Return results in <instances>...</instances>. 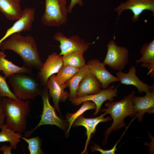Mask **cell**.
<instances>
[{"label":"cell","instance_id":"3957f363","mask_svg":"<svg viewBox=\"0 0 154 154\" xmlns=\"http://www.w3.org/2000/svg\"><path fill=\"white\" fill-rule=\"evenodd\" d=\"M135 93V91H132L119 101H107L105 103L107 108L101 110V112L110 114L113 120L112 125L105 132L104 145L107 143L108 138L112 131H117L125 126L124 119L126 117L135 116L132 101V98Z\"/></svg>","mask_w":154,"mask_h":154},{"label":"cell","instance_id":"9a60e30c","mask_svg":"<svg viewBox=\"0 0 154 154\" xmlns=\"http://www.w3.org/2000/svg\"><path fill=\"white\" fill-rule=\"evenodd\" d=\"M136 69L134 65L132 66L129 68L128 72L124 73L121 71L116 72L117 77L120 80V83L126 85H132L136 87L139 92L141 94L143 92L146 93L154 90V84L150 86L141 81L136 75Z\"/></svg>","mask_w":154,"mask_h":154},{"label":"cell","instance_id":"2e32d148","mask_svg":"<svg viewBox=\"0 0 154 154\" xmlns=\"http://www.w3.org/2000/svg\"><path fill=\"white\" fill-rule=\"evenodd\" d=\"M54 74L50 76L48 79L46 86L49 90V95L52 98L54 108L60 113L59 103L65 102L68 97L69 93L64 90L67 86L66 83L62 84H58L55 79Z\"/></svg>","mask_w":154,"mask_h":154},{"label":"cell","instance_id":"8992f818","mask_svg":"<svg viewBox=\"0 0 154 154\" xmlns=\"http://www.w3.org/2000/svg\"><path fill=\"white\" fill-rule=\"evenodd\" d=\"M42 100L43 108L41 119L38 125L33 129L25 132L24 137H30L32 133L39 126L45 125H56L64 129L65 125L62 121L56 115L55 109L50 104L49 101V94L48 89L45 85L42 90L41 94Z\"/></svg>","mask_w":154,"mask_h":154},{"label":"cell","instance_id":"83f0119b","mask_svg":"<svg viewBox=\"0 0 154 154\" xmlns=\"http://www.w3.org/2000/svg\"><path fill=\"white\" fill-rule=\"evenodd\" d=\"M6 78L0 74V96L2 97H6L14 100L18 98L9 88L6 80Z\"/></svg>","mask_w":154,"mask_h":154},{"label":"cell","instance_id":"ac0fdd59","mask_svg":"<svg viewBox=\"0 0 154 154\" xmlns=\"http://www.w3.org/2000/svg\"><path fill=\"white\" fill-rule=\"evenodd\" d=\"M101 83L92 73L89 72L82 79L78 86L77 97L95 94L102 90Z\"/></svg>","mask_w":154,"mask_h":154},{"label":"cell","instance_id":"484cf974","mask_svg":"<svg viewBox=\"0 0 154 154\" xmlns=\"http://www.w3.org/2000/svg\"><path fill=\"white\" fill-rule=\"evenodd\" d=\"M82 106L76 112L73 114H70L67 116V121L69 124L67 133H68L74 121L86 111L90 110H96V106L92 101L87 100L84 102Z\"/></svg>","mask_w":154,"mask_h":154},{"label":"cell","instance_id":"ba28073f","mask_svg":"<svg viewBox=\"0 0 154 154\" xmlns=\"http://www.w3.org/2000/svg\"><path fill=\"white\" fill-rule=\"evenodd\" d=\"M53 38L60 43L59 47L61 51L59 54L61 56L76 51L85 52L88 49L90 46L95 42H86L77 35L68 38L61 32L56 33L53 35Z\"/></svg>","mask_w":154,"mask_h":154},{"label":"cell","instance_id":"ffe728a7","mask_svg":"<svg viewBox=\"0 0 154 154\" xmlns=\"http://www.w3.org/2000/svg\"><path fill=\"white\" fill-rule=\"evenodd\" d=\"M22 11L19 1L16 0H0V11L9 20L19 19L21 16Z\"/></svg>","mask_w":154,"mask_h":154},{"label":"cell","instance_id":"f546056e","mask_svg":"<svg viewBox=\"0 0 154 154\" xmlns=\"http://www.w3.org/2000/svg\"><path fill=\"white\" fill-rule=\"evenodd\" d=\"M76 4L82 7L84 5V2L82 0H71L69 5L67 7L68 13H71L72 12L74 7Z\"/></svg>","mask_w":154,"mask_h":154},{"label":"cell","instance_id":"1f68e13d","mask_svg":"<svg viewBox=\"0 0 154 154\" xmlns=\"http://www.w3.org/2000/svg\"><path fill=\"white\" fill-rule=\"evenodd\" d=\"M13 148L11 146H8L6 145H3L1 147L0 151H2L4 154H11V150Z\"/></svg>","mask_w":154,"mask_h":154},{"label":"cell","instance_id":"7a4b0ae2","mask_svg":"<svg viewBox=\"0 0 154 154\" xmlns=\"http://www.w3.org/2000/svg\"><path fill=\"white\" fill-rule=\"evenodd\" d=\"M18 98L17 100L2 97V103L7 127L21 133L26 130L27 117L31 112L29 101Z\"/></svg>","mask_w":154,"mask_h":154},{"label":"cell","instance_id":"8fae6325","mask_svg":"<svg viewBox=\"0 0 154 154\" xmlns=\"http://www.w3.org/2000/svg\"><path fill=\"white\" fill-rule=\"evenodd\" d=\"M35 14V8L27 7L23 10L21 17L7 30L5 35L0 39V44L13 34L30 31L34 20Z\"/></svg>","mask_w":154,"mask_h":154},{"label":"cell","instance_id":"5b68a950","mask_svg":"<svg viewBox=\"0 0 154 154\" xmlns=\"http://www.w3.org/2000/svg\"><path fill=\"white\" fill-rule=\"evenodd\" d=\"M66 0H45V9L41 22L44 25L58 27L65 23L68 11Z\"/></svg>","mask_w":154,"mask_h":154},{"label":"cell","instance_id":"d4e9b609","mask_svg":"<svg viewBox=\"0 0 154 154\" xmlns=\"http://www.w3.org/2000/svg\"><path fill=\"white\" fill-rule=\"evenodd\" d=\"M80 69L63 64L57 73V75H56V80L60 84L66 83L74 76Z\"/></svg>","mask_w":154,"mask_h":154},{"label":"cell","instance_id":"4fadbf2b","mask_svg":"<svg viewBox=\"0 0 154 154\" xmlns=\"http://www.w3.org/2000/svg\"><path fill=\"white\" fill-rule=\"evenodd\" d=\"M90 72L99 80L101 84L102 89L107 88L112 83L119 82L117 77L113 76L108 71L103 62L98 59H91L86 64Z\"/></svg>","mask_w":154,"mask_h":154},{"label":"cell","instance_id":"4316f807","mask_svg":"<svg viewBox=\"0 0 154 154\" xmlns=\"http://www.w3.org/2000/svg\"><path fill=\"white\" fill-rule=\"evenodd\" d=\"M21 138L28 143V148L30 154L44 153L41 149L42 140L39 136L30 138L21 137Z\"/></svg>","mask_w":154,"mask_h":154},{"label":"cell","instance_id":"44dd1931","mask_svg":"<svg viewBox=\"0 0 154 154\" xmlns=\"http://www.w3.org/2000/svg\"><path fill=\"white\" fill-rule=\"evenodd\" d=\"M32 70L23 66L20 67L5 58L3 51L0 52V71H2L6 78L17 73H31Z\"/></svg>","mask_w":154,"mask_h":154},{"label":"cell","instance_id":"7c38bea8","mask_svg":"<svg viewBox=\"0 0 154 154\" xmlns=\"http://www.w3.org/2000/svg\"><path fill=\"white\" fill-rule=\"evenodd\" d=\"M63 65L61 55L55 52L50 54L37 75L41 84L45 86L49 77L57 73Z\"/></svg>","mask_w":154,"mask_h":154},{"label":"cell","instance_id":"e0dca14e","mask_svg":"<svg viewBox=\"0 0 154 154\" xmlns=\"http://www.w3.org/2000/svg\"><path fill=\"white\" fill-rule=\"evenodd\" d=\"M106 114V113L104 112L103 114L98 117L91 118H85L83 115H81L74 122V125L75 126H82L84 127L86 130L87 139L84 149L82 153L86 152L87 147L91 135L95 131L96 127L98 125L100 122H105L112 119L111 116L104 117V116Z\"/></svg>","mask_w":154,"mask_h":154},{"label":"cell","instance_id":"5bb4252c","mask_svg":"<svg viewBox=\"0 0 154 154\" xmlns=\"http://www.w3.org/2000/svg\"><path fill=\"white\" fill-rule=\"evenodd\" d=\"M133 109L139 121H141L144 114L154 113V90L146 93L144 96L138 97L135 94L132 98Z\"/></svg>","mask_w":154,"mask_h":154},{"label":"cell","instance_id":"f1b7e54d","mask_svg":"<svg viewBox=\"0 0 154 154\" xmlns=\"http://www.w3.org/2000/svg\"><path fill=\"white\" fill-rule=\"evenodd\" d=\"M122 137V136L120 139L117 142L113 148L110 149L104 150L99 145L96 143L93 144V146H91L90 147L91 149L93 151H99L102 154H114L116 151L117 150L116 147L117 145Z\"/></svg>","mask_w":154,"mask_h":154},{"label":"cell","instance_id":"7402d4cb","mask_svg":"<svg viewBox=\"0 0 154 154\" xmlns=\"http://www.w3.org/2000/svg\"><path fill=\"white\" fill-rule=\"evenodd\" d=\"M89 72V68L86 64L80 68L74 76L66 83L70 90L68 97L69 100L71 101L77 97L79 84L82 79Z\"/></svg>","mask_w":154,"mask_h":154},{"label":"cell","instance_id":"cb8c5ba5","mask_svg":"<svg viewBox=\"0 0 154 154\" xmlns=\"http://www.w3.org/2000/svg\"><path fill=\"white\" fill-rule=\"evenodd\" d=\"M0 132V142H9L13 149H16L17 144L21 141L22 135L9 129L6 124H4ZM1 147H0V151Z\"/></svg>","mask_w":154,"mask_h":154},{"label":"cell","instance_id":"52a82bcc","mask_svg":"<svg viewBox=\"0 0 154 154\" xmlns=\"http://www.w3.org/2000/svg\"><path fill=\"white\" fill-rule=\"evenodd\" d=\"M107 51L103 63L114 70L121 71L128 62L129 52L125 46H117L111 40L107 45Z\"/></svg>","mask_w":154,"mask_h":154},{"label":"cell","instance_id":"4dcf8cb0","mask_svg":"<svg viewBox=\"0 0 154 154\" xmlns=\"http://www.w3.org/2000/svg\"><path fill=\"white\" fill-rule=\"evenodd\" d=\"M5 117L2 103V97L0 96V129H1L4 124V122Z\"/></svg>","mask_w":154,"mask_h":154},{"label":"cell","instance_id":"d6a6232c","mask_svg":"<svg viewBox=\"0 0 154 154\" xmlns=\"http://www.w3.org/2000/svg\"><path fill=\"white\" fill-rule=\"evenodd\" d=\"M17 1H21V0H16Z\"/></svg>","mask_w":154,"mask_h":154},{"label":"cell","instance_id":"603a6c76","mask_svg":"<svg viewBox=\"0 0 154 154\" xmlns=\"http://www.w3.org/2000/svg\"><path fill=\"white\" fill-rule=\"evenodd\" d=\"M84 52L82 51H76L63 55V64L79 68L82 67L86 64L84 57Z\"/></svg>","mask_w":154,"mask_h":154},{"label":"cell","instance_id":"277c9868","mask_svg":"<svg viewBox=\"0 0 154 154\" xmlns=\"http://www.w3.org/2000/svg\"><path fill=\"white\" fill-rule=\"evenodd\" d=\"M31 73H17L8 78L9 83L13 88L14 93L23 100L34 99L41 95L42 91L39 81Z\"/></svg>","mask_w":154,"mask_h":154},{"label":"cell","instance_id":"6da1fadb","mask_svg":"<svg viewBox=\"0 0 154 154\" xmlns=\"http://www.w3.org/2000/svg\"><path fill=\"white\" fill-rule=\"evenodd\" d=\"M0 48L2 51L8 50L18 54L24 67L40 70L43 66L35 41L31 36H23L19 33L13 34L0 43Z\"/></svg>","mask_w":154,"mask_h":154},{"label":"cell","instance_id":"d6986e66","mask_svg":"<svg viewBox=\"0 0 154 154\" xmlns=\"http://www.w3.org/2000/svg\"><path fill=\"white\" fill-rule=\"evenodd\" d=\"M141 57L135 60L138 64L142 62L141 66L148 70V75L154 76V39L149 42L143 44L140 50Z\"/></svg>","mask_w":154,"mask_h":154},{"label":"cell","instance_id":"30bf717a","mask_svg":"<svg viewBox=\"0 0 154 154\" xmlns=\"http://www.w3.org/2000/svg\"><path fill=\"white\" fill-rule=\"evenodd\" d=\"M118 91L115 86L112 85L108 88L102 89L99 93L80 97H77L71 101L72 104L75 105L80 104L84 102L90 100L93 102L96 106L94 114L96 115L99 112L103 103L106 101L112 102L117 95Z\"/></svg>","mask_w":154,"mask_h":154},{"label":"cell","instance_id":"9c48e42d","mask_svg":"<svg viewBox=\"0 0 154 154\" xmlns=\"http://www.w3.org/2000/svg\"><path fill=\"white\" fill-rule=\"evenodd\" d=\"M126 9L130 10L133 13L132 17L133 22H136L139 19L140 15L146 10L151 11L152 15L154 14V0H127L122 3L114 9L117 12L118 19L122 12Z\"/></svg>","mask_w":154,"mask_h":154}]
</instances>
